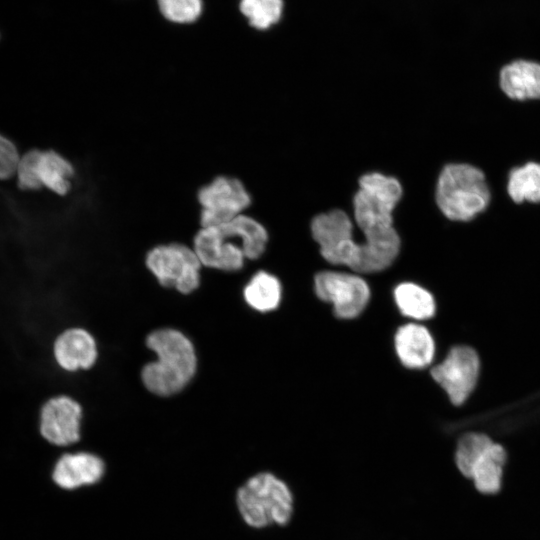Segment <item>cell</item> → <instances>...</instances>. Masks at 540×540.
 Instances as JSON below:
<instances>
[{"mask_svg":"<svg viewBox=\"0 0 540 540\" xmlns=\"http://www.w3.org/2000/svg\"><path fill=\"white\" fill-rule=\"evenodd\" d=\"M36 175L41 187L44 186L58 195H65L71 188L74 168L66 158L55 151H39Z\"/></svg>","mask_w":540,"mask_h":540,"instance_id":"2e32d148","label":"cell"},{"mask_svg":"<svg viewBox=\"0 0 540 540\" xmlns=\"http://www.w3.org/2000/svg\"><path fill=\"white\" fill-rule=\"evenodd\" d=\"M316 296L332 305L340 319H354L366 308L371 290L368 283L357 273L322 271L314 276Z\"/></svg>","mask_w":540,"mask_h":540,"instance_id":"ba28073f","label":"cell"},{"mask_svg":"<svg viewBox=\"0 0 540 540\" xmlns=\"http://www.w3.org/2000/svg\"><path fill=\"white\" fill-rule=\"evenodd\" d=\"M508 193L514 202H540V164L530 162L510 172Z\"/></svg>","mask_w":540,"mask_h":540,"instance_id":"ffe728a7","label":"cell"},{"mask_svg":"<svg viewBox=\"0 0 540 540\" xmlns=\"http://www.w3.org/2000/svg\"><path fill=\"white\" fill-rule=\"evenodd\" d=\"M503 92L516 100L540 99V63L515 60L500 72Z\"/></svg>","mask_w":540,"mask_h":540,"instance_id":"9a60e30c","label":"cell"},{"mask_svg":"<svg viewBox=\"0 0 540 540\" xmlns=\"http://www.w3.org/2000/svg\"><path fill=\"white\" fill-rule=\"evenodd\" d=\"M393 297L400 313L410 319L423 321L435 314L433 295L419 284L402 282L395 287Z\"/></svg>","mask_w":540,"mask_h":540,"instance_id":"e0dca14e","label":"cell"},{"mask_svg":"<svg viewBox=\"0 0 540 540\" xmlns=\"http://www.w3.org/2000/svg\"><path fill=\"white\" fill-rule=\"evenodd\" d=\"M83 410L68 395L52 396L39 409L38 432L42 439L56 447H67L81 438Z\"/></svg>","mask_w":540,"mask_h":540,"instance_id":"30bf717a","label":"cell"},{"mask_svg":"<svg viewBox=\"0 0 540 540\" xmlns=\"http://www.w3.org/2000/svg\"><path fill=\"white\" fill-rule=\"evenodd\" d=\"M480 369L479 357L468 346L450 349L442 362L431 369L433 380L454 405L463 404L475 388Z\"/></svg>","mask_w":540,"mask_h":540,"instance_id":"8fae6325","label":"cell"},{"mask_svg":"<svg viewBox=\"0 0 540 540\" xmlns=\"http://www.w3.org/2000/svg\"><path fill=\"white\" fill-rule=\"evenodd\" d=\"M490 191L483 172L469 164H448L441 171L436 202L455 221H468L489 204Z\"/></svg>","mask_w":540,"mask_h":540,"instance_id":"5b68a950","label":"cell"},{"mask_svg":"<svg viewBox=\"0 0 540 540\" xmlns=\"http://www.w3.org/2000/svg\"><path fill=\"white\" fill-rule=\"evenodd\" d=\"M245 302L262 313L275 310L282 298V287L278 278L266 271L255 273L243 289Z\"/></svg>","mask_w":540,"mask_h":540,"instance_id":"ac0fdd59","label":"cell"},{"mask_svg":"<svg viewBox=\"0 0 540 540\" xmlns=\"http://www.w3.org/2000/svg\"><path fill=\"white\" fill-rule=\"evenodd\" d=\"M506 458L505 449L498 443L493 442L485 451L471 475L479 492L493 494L499 491Z\"/></svg>","mask_w":540,"mask_h":540,"instance_id":"d6986e66","label":"cell"},{"mask_svg":"<svg viewBox=\"0 0 540 540\" xmlns=\"http://www.w3.org/2000/svg\"><path fill=\"white\" fill-rule=\"evenodd\" d=\"M158 4L164 17L177 23L195 21L202 10L201 0H158Z\"/></svg>","mask_w":540,"mask_h":540,"instance_id":"603a6c76","label":"cell"},{"mask_svg":"<svg viewBox=\"0 0 540 540\" xmlns=\"http://www.w3.org/2000/svg\"><path fill=\"white\" fill-rule=\"evenodd\" d=\"M39 150H30L20 157L16 175L18 186L24 190H38L41 185L36 175V161Z\"/></svg>","mask_w":540,"mask_h":540,"instance_id":"cb8c5ba5","label":"cell"},{"mask_svg":"<svg viewBox=\"0 0 540 540\" xmlns=\"http://www.w3.org/2000/svg\"><path fill=\"white\" fill-rule=\"evenodd\" d=\"M201 227L226 223L250 205L251 197L243 183L230 176H218L197 193Z\"/></svg>","mask_w":540,"mask_h":540,"instance_id":"9c48e42d","label":"cell"},{"mask_svg":"<svg viewBox=\"0 0 540 540\" xmlns=\"http://www.w3.org/2000/svg\"><path fill=\"white\" fill-rule=\"evenodd\" d=\"M240 10L248 18L251 26L266 29L280 19L283 2L282 0H241Z\"/></svg>","mask_w":540,"mask_h":540,"instance_id":"7402d4cb","label":"cell"},{"mask_svg":"<svg viewBox=\"0 0 540 540\" xmlns=\"http://www.w3.org/2000/svg\"><path fill=\"white\" fill-rule=\"evenodd\" d=\"M401 195V184L394 177L369 173L360 178L353 207L355 221L365 241L375 243L400 240L393 227L392 211Z\"/></svg>","mask_w":540,"mask_h":540,"instance_id":"277c9868","label":"cell"},{"mask_svg":"<svg viewBox=\"0 0 540 540\" xmlns=\"http://www.w3.org/2000/svg\"><path fill=\"white\" fill-rule=\"evenodd\" d=\"M394 348L401 364L409 369L429 366L435 355V342L430 331L417 322L407 323L397 329Z\"/></svg>","mask_w":540,"mask_h":540,"instance_id":"5bb4252c","label":"cell"},{"mask_svg":"<svg viewBox=\"0 0 540 540\" xmlns=\"http://www.w3.org/2000/svg\"><path fill=\"white\" fill-rule=\"evenodd\" d=\"M353 225L345 212L332 210L316 216L311 223L314 240L322 257L333 265L349 267L357 274L376 273L388 268L398 253L361 243L353 238Z\"/></svg>","mask_w":540,"mask_h":540,"instance_id":"7a4b0ae2","label":"cell"},{"mask_svg":"<svg viewBox=\"0 0 540 540\" xmlns=\"http://www.w3.org/2000/svg\"><path fill=\"white\" fill-rule=\"evenodd\" d=\"M236 504L245 523L253 528L285 525L293 511L288 486L275 475L262 472L249 478L237 491Z\"/></svg>","mask_w":540,"mask_h":540,"instance_id":"8992f818","label":"cell"},{"mask_svg":"<svg viewBox=\"0 0 540 540\" xmlns=\"http://www.w3.org/2000/svg\"><path fill=\"white\" fill-rule=\"evenodd\" d=\"M145 264L160 285L182 294H189L200 285L203 265L194 249L187 245H157L146 254Z\"/></svg>","mask_w":540,"mask_h":540,"instance_id":"52a82bcc","label":"cell"},{"mask_svg":"<svg viewBox=\"0 0 540 540\" xmlns=\"http://www.w3.org/2000/svg\"><path fill=\"white\" fill-rule=\"evenodd\" d=\"M19 159L15 145L0 134V179L10 178L16 173Z\"/></svg>","mask_w":540,"mask_h":540,"instance_id":"d4e9b609","label":"cell"},{"mask_svg":"<svg viewBox=\"0 0 540 540\" xmlns=\"http://www.w3.org/2000/svg\"><path fill=\"white\" fill-rule=\"evenodd\" d=\"M146 345L156 355V360L148 362L141 370L145 388L157 396H172L182 391L197 370L191 340L177 329L160 328L147 336Z\"/></svg>","mask_w":540,"mask_h":540,"instance_id":"3957f363","label":"cell"},{"mask_svg":"<svg viewBox=\"0 0 540 540\" xmlns=\"http://www.w3.org/2000/svg\"><path fill=\"white\" fill-rule=\"evenodd\" d=\"M105 473V463L96 454L85 451L61 454L53 463L50 477L61 490L73 491L99 482Z\"/></svg>","mask_w":540,"mask_h":540,"instance_id":"7c38bea8","label":"cell"},{"mask_svg":"<svg viewBox=\"0 0 540 540\" xmlns=\"http://www.w3.org/2000/svg\"><path fill=\"white\" fill-rule=\"evenodd\" d=\"M267 241L264 226L240 214L226 223L201 227L194 236L192 248L203 266L235 272L243 267L245 259L259 258Z\"/></svg>","mask_w":540,"mask_h":540,"instance_id":"6da1fadb","label":"cell"},{"mask_svg":"<svg viewBox=\"0 0 540 540\" xmlns=\"http://www.w3.org/2000/svg\"><path fill=\"white\" fill-rule=\"evenodd\" d=\"M56 364L64 371L90 369L98 358V348L92 334L80 327H71L59 333L52 344Z\"/></svg>","mask_w":540,"mask_h":540,"instance_id":"4fadbf2b","label":"cell"},{"mask_svg":"<svg viewBox=\"0 0 540 540\" xmlns=\"http://www.w3.org/2000/svg\"><path fill=\"white\" fill-rule=\"evenodd\" d=\"M493 441L483 433L471 432L462 436L457 444L455 462L460 472L471 478L472 471Z\"/></svg>","mask_w":540,"mask_h":540,"instance_id":"44dd1931","label":"cell"}]
</instances>
